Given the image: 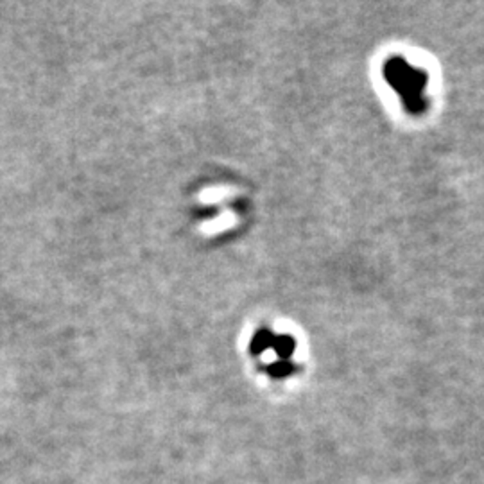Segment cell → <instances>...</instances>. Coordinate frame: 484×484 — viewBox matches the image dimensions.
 Here are the masks:
<instances>
[{
  "mask_svg": "<svg viewBox=\"0 0 484 484\" xmlns=\"http://www.w3.org/2000/svg\"><path fill=\"white\" fill-rule=\"evenodd\" d=\"M382 75L388 81L389 86L400 96L404 108L411 115H422L425 113L427 103L425 86L429 81V74L425 68H416L405 61L402 56H391L384 63Z\"/></svg>",
  "mask_w": 484,
  "mask_h": 484,
  "instance_id": "6da1fadb",
  "label": "cell"
},
{
  "mask_svg": "<svg viewBox=\"0 0 484 484\" xmlns=\"http://www.w3.org/2000/svg\"><path fill=\"white\" fill-rule=\"evenodd\" d=\"M294 339L287 338V335H276L273 334L269 328H260L255 334L253 341H251V351L257 355H262L266 351H275L276 359L267 366L269 375L282 379L292 373V363L291 357L294 354Z\"/></svg>",
  "mask_w": 484,
  "mask_h": 484,
  "instance_id": "7a4b0ae2",
  "label": "cell"
}]
</instances>
